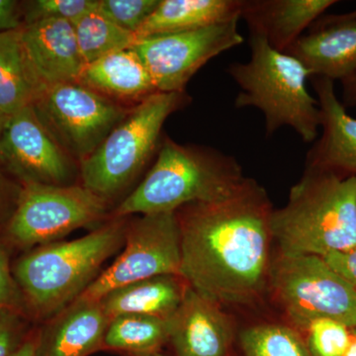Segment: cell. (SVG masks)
Wrapping results in <instances>:
<instances>
[{"mask_svg": "<svg viewBox=\"0 0 356 356\" xmlns=\"http://www.w3.org/2000/svg\"><path fill=\"white\" fill-rule=\"evenodd\" d=\"M273 211L252 178L233 197L180 208V277L217 305L254 301L268 280Z\"/></svg>", "mask_w": 356, "mask_h": 356, "instance_id": "cell-1", "label": "cell"}, {"mask_svg": "<svg viewBox=\"0 0 356 356\" xmlns=\"http://www.w3.org/2000/svg\"><path fill=\"white\" fill-rule=\"evenodd\" d=\"M126 229L124 218H116L76 240L23 252L13 262V274L26 318L47 321L74 303L124 245Z\"/></svg>", "mask_w": 356, "mask_h": 356, "instance_id": "cell-2", "label": "cell"}, {"mask_svg": "<svg viewBox=\"0 0 356 356\" xmlns=\"http://www.w3.org/2000/svg\"><path fill=\"white\" fill-rule=\"evenodd\" d=\"M234 156L213 147L165 138L143 181L115 210V218L175 213L192 203L233 197L250 182Z\"/></svg>", "mask_w": 356, "mask_h": 356, "instance_id": "cell-3", "label": "cell"}, {"mask_svg": "<svg viewBox=\"0 0 356 356\" xmlns=\"http://www.w3.org/2000/svg\"><path fill=\"white\" fill-rule=\"evenodd\" d=\"M269 228L281 254L322 257L355 247L356 177L306 168Z\"/></svg>", "mask_w": 356, "mask_h": 356, "instance_id": "cell-4", "label": "cell"}, {"mask_svg": "<svg viewBox=\"0 0 356 356\" xmlns=\"http://www.w3.org/2000/svg\"><path fill=\"white\" fill-rule=\"evenodd\" d=\"M250 47L248 62L233 63L227 69L241 90L236 108L254 107L261 111L267 137L289 127L303 142H315L321 110L317 98L307 88L311 72L296 58L274 50L259 35L250 34Z\"/></svg>", "mask_w": 356, "mask_h": 356, "instance_id": "cell-5", "label": "cell"}, {"mask_svg": "<svg viewBox=\"0 0 356 356\" xmlns=\"http://www.w3.org/2000/svg\"><path fill=\"white\" fill-rule=\"evenodd\" d=\"M187 99L184 92H156L136 103L99 147L79 163L81 184L106 201L123 191L158 149L168 117Z\"/></svg>", "mask_w": 356, "mask_h": 356, "instance_id": "cell-6", "label": "cell"}, {"mask_svg": "<svg viewBox=\"0 0 356 356\" xmlns=\"http://www.w3.org/2000/svg\"><path fill=\"white\" fill-rule=\"evenodd\" d=\"M22 185L17 208L0 238L11 252L56 242L106 214L108 201L83 184Z\"/></svg>", "mask_w": 356, "mask_h": 356, "instance_id": "cell-7", "label": "cell"}, {"mask_svg": "<svg viewBox=\"0 0 356 356\" xmlns=\"http://www.w3.org/2000/svg\"><path fill=\"white\" fill-rule=\"evenodd\" d=\"M268 280L276 298L295 325L306 330L317 318L356 327V290L317 255L280 254Z\"/></svg>", "mask_w": 356, "mask_h": 356, "instance_id": "cell-8", "label": "cell"}, {"mask_svg": "<svg viewBox=\"0 0 356 356\" xmlns=\"http://www.w3.org/2000/svg\"><path fill=\"white\" fill-rule=\"evenodd\" d=\"M33 108L56 142L79 163L130 111L79 81L44 89Z\"/></svg>", "mask_w": 356, "mask_h": 356, "instance_id": "cell-9", "label": "cell"}, {"mask_svg": "<svg viewBox=\"0 0 356 356\" xmlns=\"http://www.w3.org/2000/svg\"><path fill=\"white\" fill-rule=\"evenodd\" d=\"M125 248L76 300L98 302L108 293L159 275H179L177 214L142 215L127 225Z\"/></svg>", "mask_w": 356, "mask_h": 356, "instance_id": "cell-10", "label": "cell"}, {"mask_svg": "<svg viewBox=\"0 0 356 356\" xmlns=\"http://www.w3.org/2000/svg\"><path fill=\"white\" fill-rule=\"evenodd\" d=\"M238 20L144 37L132 49L146 65L158 92H184L185 86L203 65L243 44Z\"/></svg>", "mask_w": 356, "mask_h": 356, "instance_id": "cell-11", "label": "cell"}, {"mask_svg": "<svg viewBox=\"0 0 356 356\" xmlns=\"http://www.w3.org/2000/svg\"><path fill=\"white\" fill-rule=\"evenodd\" d=\"M0 165L21 184L69 185L72 158L51 137L33 106L7 117Z\"/></svg>", "mask_w": 356, "mask_h": 356, "instance_id": "cell-12", "label": "cell"}, {"mask_svg": "<svg viewBox=\"0 0 356 356\" xmlns=\"http://www.w3.org/2000/svg\"><path fill=\"white\" fill-rule=\"evenodd\" d=\"M285 53L312 76L343 81L356 72V10L318 18ZM311 76V77H312Z\"/></svg>", "mask_w": 356, "mask_h": 356, "instance_id": "cell-13", "label": "cell"}, {"mask_svg": "<svg viewBox=\"0 0 356 356\" xmlns=\"http://www.w3.org/2000/svg\"><path fill=\"white\" fill-rule=\"evenodd\" d=\"M311 79L320 105L322 133L307 154L306 168L356 177V119L346 113L334 81L320 76Z\"/></svg>", "mask_w": 356, "mask_h": 356, "instance_id": "cell-14", "label": "cell"}, {"mask_svg": "<svg viewBox=\"0 0 356 356\" xmlns=\"http://www.w3.org/2000/svg\"><path fill=\"white\" fill-rule=\"evenodd\" d=\"M21 40L44 88L79 81L86 64L72 23L63 19L37 21L21 28Z\"/></svg>", "mask_w": 356, "mask_h": 356, "instance_id": "cell-15", "label": "cell"}, {"mask_svg": "<svg viewBox=\"0 0 356 356\" xmlns=\"http://www.w3.org/2000/svg\"><path fill=\"white\" fill-rule=\"evenodd\" d=\"M218 306L187 285L170 318V343L175 356H228L231 324Z\"/></svg>", "mask_w": 356, "mask_h": 356, "instance_id": "cell-16", "label": "cell"}, {"mask_svg": "<svg viewBox=\"0 0 356 356\" xmlns=\"http://www.w3.org/2000/svg\"><path fill=\"white\" fill-rule=\"evenodd\" d=\"M109 318L98 302L76 300L39 327L35 356H89L102 350Z\"/></svg>", "mask_w": 356, "mask_h": 356, "instance_id": "cell-17", "label": "cell"}, {"mask_svg": "<svg viewBox=\"0 0 356 356\" xmlns=\"http://www.w3.org/2000/svg\"><path fill=\"white\" fill-rule=\"evenodd\" d=\"M334 0H243L242 14L250 34L285 53L320 18Z\"/></svg>", "mask_w": 356, "mask_h": 356, "instance_id": "cell-18", "label": "cell"}, {"mask_svg": "<svg viewBox=\"0 0 356 356\" xmlns=\"http://www.w3.org/2000/svg\"><path fill=\"white\" fill-rule=\"evenodd\" d=\"M79 83L109 99L140 102L158 92L146 65L132 48L86 65Z\"/></svg>", "mask_w": 356, "mask_h": 356, "instance_id": "cell-19", "label": "cell"}, {"mask_svg": "<svg viewBox=\"0 0 356 356\" xmlns=\"http://www.w3.org/2000/svg\"><path fill=\"white\" fill-rule=\"evenodd\" d=\"M186 282L179 275H159L118 288L98 303L109 320L124 315L172 318L184 299Z\"/></svg>", "mask_w": 356, "mask_h": 356, "instance_id": "cell-20", "label": "cell"}, {"mask_svg": "<svg viewBox=\"0 0 356 356\" xmlns=\"http://www.w3.org/2000/svg\"><path fill=\"white\" fill-rule=\"evenodd\" d=\"M243 0H161L136 38L201 29L241 19Z\"/></svg>", "mask_w": 356, "mask_h": 356, "instance_id": "cell-21", "label": "cell"}, {"mask_svg": "<svg viewBox=\"0 0 356 356\" xmlns=\"http://www.w3.org/2000/svg\"><path fill=\"white\" fill-rule=\"evenodd\" d=\"M26 55L20 29L0 34V117L33 106L44 90Z\"/></svg>", "mask_w": 356, "mask_h": 356, "instance_id": "cell-22", "label": "cell"}, {"mask_svg": "<svg viewBox=\"0 0 356 356\" xmlns=\"http://www.w3.org/2000/svg\"><path fill=\"white\" fill-rule=\"evenodd\" d=\"M170 318L142 315L119 316L110 320L103 339L102 350L128 356L159 353L170 343Z\"/></svg>", "mask_w": 356, "mask_h": 356, "instance_id": "cell-23", "label": "cell"}, {"mask_svg": "<svg viewBox=\"0 0 356 356\" xmlns=\"http://www.w3.org/2000/svg\"><path fill=\"white\" fill-rule=\"evenodd\" d=\"M84 64L95 62L109 54L132 48L136 35L119 27L97 8L72 23Z\"/></svg>", "mask_w": 356, "mask_h": 356, "instance_id": "cell-24", "label": "cell"}, {"mask_svg": "<svg viewBox=\"0 0 356 356\" xmlns=\"http://www.w3.org/2000/svg\"><path fill=\"white\" fill-rule=\"evenodd\" d=\"M245 356H311L307 344L290 327L259 325L241 334Z\"/></svg>", "mask_w": 356, "mask_h": 356, "instance_id": "cell-25", "label": "cell"}, {"mask_svg": "<svg viewBox=\"0 0 356 356\" xmlns=\"http://www.w3.org/2000/svg\"><path fill=\"white\" fill-rule=\"evenodd\" d=\"M306 330L311 356H343L353 339L350 327L332 318H317Z\"/></svg>", "mask_w": 356, "mask_h": 356, "instance_id": "cell-26", "label": "cell"}, {"mask_svg": "<svg viewBox=\"0 0 356 356\" xmlns=\"http://www.w3.org/2000/svg\"><path fill=\"white\" fill-rule=\"evenodd\" d=\"M98 0H33L22 3L24 25L44 19H63L70 23L97 8Z\"/></svg>", "mask_w": 356, "mask_h": 356, "instance_id": "cell-27", "label": "cell"}, {"mask_svg": "<svg viewBox=\"0 0 356 356\" xmlns=\"http://www.w3.org/2000/svg\"><path fill=\"white\" fill-rule=\"evenodd\" d=\"M161 0H98L97 10L119 27L136 35Z\"/></svg>", "mask_w": 356, "mask_h": 356, "instance_id": "cell-28", "label": "cell"}, {"mask_svg": "<svg viewBox=\"0 0 356 356\" xmlns=\"http://www.w3.org/2000/svg\"><path fill=\"white\" fill-rule=\"evenodd\" d=\"M0 311H14L25 316L24 306H23L19 289L13 277L11 252L1 241H0Z\"/></svg>", "mask_w": 356, "mask_h": 356, "instance_id": "cell-29", "label": "cell"}, {"mask_svg": "<svg viewBox=\"0 0 356 356\" xmlns=\"http://www.w3.org/2000/svg\"><path fill=\"white\" fill-rule=\"evenodd\" d=\"M31 329L30 321L14 311H0V356H10Z\"/></svg>", "mask_w": 356, "mask_h": 356, "instance_id": "cell-30", "label": "cell"}, {"mask_svg": "<svg viewBox=\"0 0 356 356\" xmlns=\"http://www.w3.org/2000/svg\"><path fill=\"white\" fill-rule=\"evenodd\" d=\"M23 185L0 165V238L13 219Z\"/></svg>", "mask_w": 356, "mask_h": 356, "instance_id": "cell-31", "label": "cell"}, {"mask_svg": "<svg viewBox=\"0 0 356 356\" xmlns=\"http://www.w3.org/2000/svg\"><path fill=\"white\" fill-rule=\"evenodd\" d=\"M322 259L332 271L356 290V245L350 250L330 252Z\"/></svg>", "mask_w": 356, "mask_h": 356, "instance_id": "cell-32", "label": "cell"}, {"mask_svg": "<svg viewBox=\"0 0 356 356\" xmlns=\"http://www.w3.org/2000/svg\"><path fill=\"white\" fill-rule=\"evenodd\" d=\"M24 26L22 3L15 0H0V34Z\"/></svg>", "mask_w": 356, "mask_h": 356, "instance_id": "cell-33", "label": "cell"}, {"mask_svg": "<svg viewBox=\"0 0 356 356\" xmlns=\"http://www.w3.org/2000/svg\"><path fill=\"white\" fill-rule=\"evenodd\" d=\"M38 327H32L26 334L24 339L21 341L18 348L10 356H35L37 341H38Z\"/></svg>", "mask_w": 356, "mask_h": 356, "instance_id": "cell-34", "label": "cell"}, {"mask_svg": "<svg viewBox=\"0 0 356 356\" xmlns=\"http://www.w3.org/2000/svg\"><path fill=\"white\" fill-rule=\"evenodd\" d=\"M343 100L344 107L356 106V72L343 79Z\"/></svg>", "mask_w": 356, "mask_h": 356, "instance_id": "cell-35", "label": "cell"}, {"mask_svg": "<svg viewBox=\"0 0 356 356\" xmlns=\"http://www.w3.org/2000/svg\"><path fill=\"white\" fill-rule=\"evenodd\" d=\"M343 356H356V336L353 334L351 343L348 346V350L346 351Z\"/></svg>", "mask_w": 356, "mask_h": 356, "instance_id": "cell-36", "label": "cell"}, {"mask_svg": "<svg viewBox=\"0 0 356 356\" xmlns=\"http://www.w3.org/2000/svg\"><path fill=\"white\" fill-rule=\"evenodd\" d=\"M7 118H3V117H0V136H1L2 130H3L4 124H6Z\"/></svg>", "mask_w": 356, "mask_h": 356, "instance_id": "cell-37", "label": "cell"}, {"mask_svg": "<svg viewBox=\"0 0 356 356\" xmlns=\"http://www.w3.org/2000/svg\"><path fill=\"white\" fill-rule=\"evenodd\" d=\"M143 356H168V355H163V353H161V351H159V353H152V355H143Z\"/></svg>", "mask_w": 356, "mask_h": 356, "instance_id": "cell-38", "label": "cell"}, {"mask_svg": "<svg viewBox=\"0 0 356 356\" xmlns=\"http://www.w3.org/2000/svg\"><path fill=\"white\" fill-rule=\"evenodd\" d=\"M351 332H353V334H355V336H356V327H355V329L351 330Z\"/></svg>", "mask_w": 356, "mask_h": 356, "instance_id": "cell-39", "label": "cell"}]
</instances>
